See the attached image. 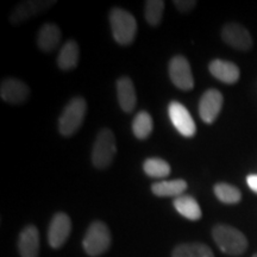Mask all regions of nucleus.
Returning a JSON list of instances; mask_svg holds the SVG:
<instances>
[{
  "instance_id": "2",
  "label": "nucleus",
  "mask_w": 257,
  "mask_h": 257,
  "mask_svg": "<svg viewBox=\"0 0 257 257\" xmlns=\"http://www.w3.org/2000/svg\"><path fill=\"white\" fill-rule=\"evenodd\" d=\"M110 24L113 38L120 46H130L137 34L136 19L130 12L113 8L110 12Z\"/></svg>"
},
{
  "instance_id": "8",
  "label": "nucleus",
  "mask_w": 257,
  "mask_h": 257,
  "mask_svg": "<svg viewBox=\"0 0 257 257\" xmlns=\"http://www.w3.org/2000/svg\"><path fill=\"white\" fill-rule=\"evenodd\" d=\"M168 113L173 125L182 136L193 137L197 134V125L184 105L178 101H172L168 106Z\"/></svg>"
},
{
  "instance_id": "13",
  "label": "nucleus",
  "mask_w": 257,
  "mask_h": 257,
  "mask_svg": "<svg viewBox=\"0 0 257 257\" xmlns=\"http://www.w3.org/2000/svg\"><path fill=\"white\" fill-rule=\"evenodd\" d=\"M18 250L22 257H38L40 253V232L34 225L22 230L18 238Z\"/></svg>"
},
{
  "instance_id": "21",
  "label": "nucleus",
  "mask_w": 257,
  "mask_h": 257,
  "mask_svg": "<svg viewBox=\"0 0 257 257\" xmlns=\"http://www.w3.org/2000/svg\"><path fill=\"white\" fill-rule=\"evenodd\" d=\"M143 169L146 174L150 178L162 179L170 174V166L167 161L159 159V157H152L144 161Z\"/></svg>"
},
{
  "instance_id": "23",
  "label": "nucleus",
  "mask_w": 257,
  "mask_h": 257,
  "mask_svg": "<svg viewBox=\"0 0 257 257\" xmlns=\"http://www.w3.org/2000/svg\"><path fill=\"white\" fill-rule=\"evenodd\" d=\"M134 135L138 140H146L153 131V118L148 112L142 111L137 113L133 121Z\"/></svg>"
},
{
  "instance_id": "10",
  "label": "nucleus",
  "mask_w": 257,
  "mask_h": 257,
  "mask_svg": "<svg viewBox=\"0 0 257 257\" xmlns=\"http://www.w3.org/2000/svg\"><path fill=\"white\" fill-rule=\"evenodd\" d=\"M224 98L218 89L211 88L201 95L199 101V114L205 123L211 124L217 119L223 107Z\"/></svg>"
},
{
  "instance_id": "11",
  "label": "nucleus",
  "mask_w": 257,
  "mask_h": 257,
  "mask_svg": "<svg viewBox=\"0 0 257 257\" xmlns=\"http://www.w3.org/2000/svg\"><path fill=\"white\" fill-rule=\"evenodd\" d=\"M221 38L227 46L237 50L246 51L251 49L252 47V38L250 36L249 31L237 23H229L225 25L221 30Z\"/></svg>"
},
{
  "instance_id": "5",
  "label": "nucleus",
  "mask_w": 257,
  "mask_h": 257,
  "mask_svg": "<svg viewBox=\"0 0 257 257\" xmlns=\"http://www.w3.org/2000/svg\"><path fill=\"white\" fill-rule=\"evenodd\" d=\"M117 152L115 137L110 128H102L96 135L92 149V163L95 168L105 169L111 165Z\"/></svg>"
},
{
  "instance_id": "12",
  "label": "nucleus",
  "mask_w": 257,
  "mask_h": 257,
  "mask_svg": "<svg viewBox=\"0 0 257 257\" xmlns=\"http://www.w3.org/2000/svg\"><path fill=\"white\" fill-rule=\"evenodd\" d=\"M30 94V89L24 82L15 78H8L2 82L0 86V95L2 99L10 104H23L27 101Z\"/></svg>"
},
{
  "instance_id": "1",
  "label": "nucleus",
  "mask_w": 257,
  "mask_h": 257,
  "mask_svg": "<svg viewBox=\"0 0 257 257\" xmlns=\"http://www.w3.org/2000/svg\"><path fill=\"white\" fill-rule=\"evenodd\" d=\"M212 237L221 251L231 256H239L248 248L246 237L230 225L218 224L212 230Z\"/></svg>"
},
{
  "instance_id": "16",
  "label": "nucleus",
  "mask_w": 257,
  "mask_h": 257,
  "mask_svg": "<svg viewBox=\"0 0 257 257\" xmlns=\"http://www.w3.org/2000/svg\"><path fill=\"white\" fill-rule=\"evenodd\" d=\"M61 34L60 28L54 23H47L40 29L37 36V44L41 50L46 51V53H50V51L55 50L57 46L60 44L61 41Z\"/></svg>"
},
{
  "instance_id": "14",
  "label": "nucleus",
  "mask_w": 257,
  "mask_h": 257,
  "mask_svg": "<svg viewBox=\"0 0 257 257\" xmlns=\"http://www.w3.org/2000/svg\"><path fill=\"white\" fill-rule=\"evenodd\" d=\"M117 95L121 110L126 113H130L135 110L137 102V95L135 91V86L130 78L123 76L117 80Z\"/></svg>"
},
{
  "instance_id": "17",
  "label": "nucleus",
  "mask_w": 257,
  "mask_h": 257,
  "mask_svg": "<svg viewBox=\"0 0 257 257\" xmlns=\"http://www.w3.org/2000/svg\"><path fill=\"white\" fill-rule=\"evenodd\" d=\"M187 182L182 179L172 180V181H160L152 186V191L155 195L161 198L175 197L182 195L187 189Z\"/></svg>"
},
{
  "instance_id": "18",
  "label": "nucleus",
  "mask_w": 257,
  "mask_h": 257,
  "mask_svg": "<svg viewBox=\"0 0 257 257\" xmlns=\"http://www.w3.org/2000/svg\"><path fill=\"white\" fill-rule=\"evenodd\" d=\"M80 56L79 46L75 41H68L61 48L57 56V66L62 70H70L78 66Z\"/></svg>"
},
{
  "instance_id": "19",
  "label": "nucleus",
  "mask_w": 257,
  "mask_h": 257,
  "mask_svg": "<svg viewBox=\"0 0 257 257\" xmlns=\"http://www.w3.org/2000/svg\"><path fill=\"white\" fill-rule=\"evenodd\" d=\"M174 207L182 217L187 218L189 220H198L201 218V208L192 195L182 194L175 198Z\"/></svg>"
},
{
  "instance_id": "27",
  "label": "nucleus",
  "mask_w": 257,
  "mask_h": 257,
  "mask_svg": "<svg viewBox=\"0 0 257 257\" xmlns=\"http://www.w3.org/2000/svg\"><path fill=\"white\" fill-rule=\"evenodd\" d=\"M252 257H257V253H255V255H253Z\"/></svg>"
},
{
  "instance_id": "22",
  "label": "nucleus",
  "mask_w": 257,
  "mask_h": 257,
  "mask_svg": "<svg viewBox=\"0 0 257 257\" xmlns=\"http://www.w3.org/2000/svg\"><path fill=\"white\" fill-rule=\"evenodd\" d=\"M214 194L224 204L233 205L240 201L242 199V193L237 187L232 185L225 184V182H219L214 186L213 188Z\"/></svg>"
},
{
  "instance_id": "6",
  "label": "nucleus",
  "mask_w": 257,
  "mask_h": 257,
  "mask_svg": "<svg viewBox=\"0 0 257 257\" xmlns=\"http://www.w3.org/2000/svg\"><path fill=\"white\" fill-rule=\"evenodd\" d=\"M56 4L55 0H27L16 6L10 15V22L14 25H19L35 16L47 11Z\"/></svg>"
},
{
  "instance_id": "20",
  "label": "nucleus",
  "mask_w": 257,
  "mask_h": 257,
  "mask_svg": "<svg viewBox=\"0 0 257 257\" xmlns=\"http://www.w3.org/2000/svg\"><path fill=\"white\" fill-rule=\"evenodd\" d=\"M173 257H214L210 246L202 243H184L173 250Z\"/></svg>"
},
{
  "instance_id": "25",
  "label": "nucleus",
  "mask_w": 257,
  "mask_h": 257,
  "mask_svg": "<svg viewBox=\"0 0 257 257\" xmlns=\"http://www.w3.org/2000/svg\"><path fill=\"white\" fill-rule=\"evenodd\" d=\"M174 5L180 12L186 14V12H189L192 9L195 8L197 2L195 0H175Z\"/></svg>"
},
{
  "instance_id": "7",
  "label": "nucleus",
  "mask_w": 257,
  "mask_h": 257,
  "mask_svg": "<svg viewBox=\"0 0 257 257\" xmlns=\"http://www.w3.org/2000/svg\"><path fill=\"white\" fill-rule=\"evenodd\" d=\"M169 76L172 82L182 91H191L194 86V79L191 66L184 56H174L169 62Z\"/></svg>"
},
{
  "instance_id": "15",
  "label": "nucleus",
  "mask_w": 257,
  "mask_h": 257,
  "mask_svg": "<svg viewBox=\"0 0 257 257\" xmlns=\"http://www.w3.org/2000/svg\"><path fill=\"white\" fill-rule=\"evenodd\" d=\"M214 78L225 83H236L239 79V69L236 64L224 60H213L208 66Z\"/></svg>"
},
{
  "instance_id": "24",
  "label": "nucleus",
  "mask_w": 257,
  "mask_h": 257,
  "mask_svg": "<svg viewBox=\"0 0 257 257\" xmlns=\"http://www.w3.org/2000/svg\"><path fill=\"white\" fill-rule=\"evenodd\" d=\"M163 11H165V2L162 0H148L144 8L147 22L152 27H157L161 23Z\"/></svg>"
},
{
  "instance_id": "9",
  "label": "nucleus",
  "mask_w": 257,
  "mask_h": 257,
  "mask_svg": "<svg viewBox=\"0 0 257 257\" xmlns=\"http://www.w3.org/2000/svg\"><path fill=\"white\" fill-rule=\"evenodd\" d=\"M72 231V221L70 218L63 212H59L50 221L48 230V240L51 248L59 249L68 239Z\"/></svg>"
},
{
  "instance_id": "4",
  "label": "nucleus",
  "mask_w": 257,
  "mask_h": 257,
  "mask_svg": "<svg viewBox=\"0 0 257 257\" xmlns=\"http://www.w3.org/2000/svg\"><path fill=\"white\" fill-rule=\"evenodd\" d=\"M87 104L81 96H75L66 105L59 119V131L61 135L68 137L79 130L83 123Z\"/></svg>"
},
{
  "instance_id": "3",
  "label": "nucleus",
  "mask_w": 257,
  "mask_h": 257,
  "mask_svg": "<svg viewBox=\"0 0 257 257\" xmlns=\"http://www.w3.org/2000/svg\"><path fill=\"white\" fill-rule=\"evenodd\" d=\"M83 249L92 257L100 256L106 252L111 245V232L107 225L102 221H93L86 231L82 240Z\"/></svg>"
},
{
  "instance_id": "26",
  "label": "nucleus",
  "mask_w": 257,
  "mask_h": 257,
  "mask_svg": "<svg viewBox=\"0 0 257 257\" xmlns=\"http://www.w3.org/2000/svg\"><path fill=\"white\" fill-rule=\"evenodd\" d=\"M246 184H248L249 188L257 193V174H251L246 178Z\"/></svg>"
}]
</instances>
